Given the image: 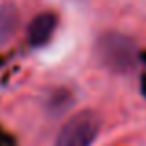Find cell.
<instances>
[{
  "label": "cell",
  "mask_w": 146,
  "mask_h": 146,
  "mask_svg": "<svg viewBox=\"0 0 146 146\" xmlns=\"http://www.w3.org/2000/svg\"><path fill=\"white\" fill-rule=\"evenodd\" d=\"M94 54L106 68L117 74L133 70L137 63V46L128 35L120 32H106L98 37Z\"/></svg>",
  "instance_id": "cell-1"
},
{
  "label": "cell",
  "mask_w": 146,
  "mask_h": 146,
  "mask_svg": "<svg viewBox=\"0 0 146 146\" xmlns=\"http://www.w3.org/2000/svg\"><path fill=\"white\" fill-rule=\"evenodd\" d=\"M100 128H102V118L96 111H78L63 124L54 146H91L96 141Z\"/></svg>",
  "instance_id": "cell-2"
},
{
  "label": "cell",
  "mask_w": 146,
  "mask_h": 146,
  "mask_svg": "<svg viewBox=\"0 0 146 146\" xmlns=\"http://www.w3.org/2000/svg\"><path fill=\"white\" fill-rule=\"evenodd\" d=\"M57 26V17L52 11H43V13L35 15L32 19V22L28 24L26 30V37H28V43L32 46H43L44 43H48L52 39L54 32H56Z\"/></svg>",
  "instance_id": "cell-3"
},
{
  "label": "cell",
  "mask_w": 146,
  "mask_h": 146,
  "mask_svg": "<svg viewBox=\"0 0 146 146\" xmlns=\"http://www.w3.org/2000/svg\"><path fill=\"white\" fill-rule=\"evenodd\" d=\"M19 28V9L13 4L0 6V46L9 43Z\"/></svg>",
  "instance_id": "cell-4"
}]
</instances>
